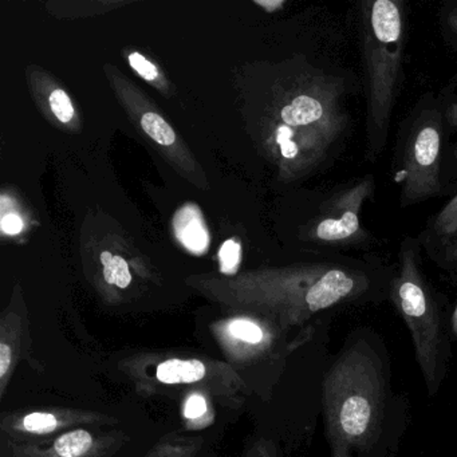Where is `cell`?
<instances>
[{
    "label": "cell",
    "instance_id": "1",
    "mask_svg": "<svg viewBox=\"0 0 457 457\" xmlns=\"http://www.w3.org/2000/svg\"><path fill=\"white\" fill-rule=\"evenodd\" d=\"M395 403L381 339L371 331H355L323 379L330 457L381 456L386 441H392Z\"/></svg>",
    "mask_w": 457,
    "mask_h": 457
},
{
    "label": "cell",
    "instance_id": "2",
    "mask_svg": "<svg viewBox=\"0 0 457 457\" xmlns=\"http://www.w3.org/2000/svg\"><path fill=\"white\" fill-rule=\"evenodd\" d=\"M389 298L411 331L425 387L435 397L451 365L452 314L422 274L414 240H405L401 245L398 270L389 283Z\"/></svg>",
    "mask_w": 457,
    "mask_h": 457
},
{
    "label": "cell",
    "instance_id": "3",
    "mask_svg": "<svg viewBox=\"0 0 457 457\" xmlns=\"http://www.w3.org/2000/svg\"><path fill=\"white\" fill-rule=\"evenodd\" d=\"M362 47L366 82V159L384 151L400 89L405 47L403 6L395 0L362 4Z\"/></svg>",
    "mask_w": 457,
    "mask_h": 457
},
{
    "label": "cell",
    "instance_id": "4",
    "mask_svg": "<svg viewBox=\"0 0 457 457\" xmlns=\"http://www.w3.org/2000/svg\"><path fill=\"white\" fill-rule=\"evenodd\" d=\"M120 370L138 395L208 390L223 405L237 408L248 395L247 384L227 361L176 352H141L120 362Z\"/></svg>",
    "mask_w": 457,
    "mask_h": 457
},
{
    "label": "cell",
    "instance_id": "5",
    "mask_svg": "<svg viewBox=\"0 0 457 457\" xmlns=\"http://www.w3.org/2000/svg\"><path fill=\"white\" fill-rule=\"evenodd\" d=\"M443 125L435 111L421 112L411 124L395 170L401 204H416L441 192Z\"/></svg>",
    "mask_w": 457,
    "mask_h": 457
},
{
    "label": "cell",
    "instance_id": "6",
    "mask_svg": "<svg viewBox=\"0 0 457 457\" xmlns=\"http://www.w3.org/2000/svg\"><path fill=\"white\" fill-rule=\"evenodd\" d=\"M212 336L227 362L234 368L279 360L307 341L290 339L288 331L261 315L224 318L212 326Z\"/></svg>",
    "mask_w": 457,
    "mask_h": 457
},
{
    "label": "cell",
    "instance_id": "7",
    "mask_svg": "<svg viewBox=\"0 0 457 457\" xmlns=\"http://www.w3.org/2000/svg\"><path fill=\"white\" fill-rule=\"evenodd\" d=\"M129 441L124 430L82 427L41 440L7 438L4 457H113Z\"/></svg>",
    "mask_w": 457,
    "mask_h": 457
},
{
    "label": "cell",
    "instance_id": "8",
    "mask_svg": "<svg viewBox=\"0 0 457 457\" xmlns=\"http://www.w3.org/2000/svg\"><path fill=\"white\" fill-rule=\"evenodd\" d=\"M116 424V417L103 411L44 406L7 411L0 420V430L9 440L31 441L52 437L76 428Z\"/></svg>",
    "mask_w": 457,
    "mask_h": 457
},
{
    "label": "cell",
    "instance_id": "9",
    "mask_svg": "<svg viewBox=\"0 0 457 457\" xmlns=\"http://www.w3.org/2000/svg\"><path fill=\"white\" fill-rule=\"evenodd\" d=\"M373 194L374 178L368 175L334 195L315 224V239L336 247L365 239L368 234L363 231L361 212Z\"/></svg>",
    "mask_w": 457,
    "mask_h": 457
},
{
    "label": "cell",
    "instance_id": "10",
    "mask_svg": "<svg viewBox=\"0 0 457 457\" xmlns=\"http://www.w3.org/2000/svg\"><path fill=\"white\" fill-rule=\"evenodd\" d=\"M31 338L21 315L6 312L0 320V398L6 395L18 363L29 350Z\"/></svg>",
    "mask_w": 457,
    "mask_h": 457
},
{
    "label": "cell",
    "instance_id": "11",
    "mask_svg": "<svg viewBox=\"0 0 457 457\" xmlns=\"http://www.w3.org/2000/svg\"><path fill=\"white\" fill-rule=\"evenodd\" d=\"M173 229L179 242L195 255H203L210 247V234L202 212L195 204H187L176 212Z\"/></svg>",
    "mask_w": 457,
    "mask_h": 457
},
{
    "label": "cell",
    "instance_id": "12",
    "mask_svg": "<svg viewBox=\"0 0 457 457\" xmlns=\"http://www.w3.org/2000/svg\"><path fill=\"white\" fill-rule=\"evenodd\" d=\"M215 397L208 390L191 389L181 400V419L188 430H202L215 421Z\"/></svg>",
    "mask_w": 457,
    "mask_h": 457
},
{
    "label": "cell",
    "instance_id": "13",
    "mask_svg": "<svg viewBox=\"0 0 457 457\" xmlns=\"http://www.w3.org/2000/svg\"><path fill=\"white\" fill-rule=\"evenodd\" d=\"M204 445L202 436L170 433L148 452L145 457H197Z\"/></svg>",
    "mask_w": 457,
    "mask_h": 457
},
{
    "label": "cell",
    "instance_id": "14",
    "mask_svg": "<svg viewBox=\"0 0 457 457\" xmlns=\"http://www.w3.org/2000/svg\"><path fill=\"white\" fill-rule=\"evenodd\" d=\"M101 263L104 266V278L108 285L116 286V287L125 290L132 283V274H130L129 264L121 256L112 255L105 251L101 253Z\"/></svg>",
    "mask_w": 457,
    "mask_h": 457
},
{
    "label": "cell",
    "instance_id": "15",
    "mask_svg": "<svg viewBox=\"0 0 457 457\" xmlns=\"http://www.w3.org/2000/svg\"><path fill=\"white\" fill-rule=\"evenodd\" d=\"M432 231L436 237H443L448 243L457 239V195L436 215Z\"/></svg>",
    "mask_w": 457,
    "mask_h": 457
},
{
    "label": "cell",
    "instance_id": "16",
    "mask_svg": "<svg viewBox=\"0 0 457 457\" xmlns=\"http://www.w3.org/2000/svg\"><path fill=\"white\" fill-rule=\"evenodd\" d=\"M141 127H143L144 132L160 145H172L176 141V135L172 128L159 114L152 113V112L144 114L141 119Z\"/></svg>",
    "mask_w": 457,
    "mask_h": 457
},
{
    "label": "cell",
    "instance_id": "17",
    "mask_svg": "<svg viewBox=\"0 0 457 457\" xmlns=\"http://www.w3.org/2000/svg\"><path fill=\"white\" fill-rule=\"evenodd\" d=\"M242 256V248L234 239L227 240L219 251V262H220V271L223 274L232 275L237 271Z\"/></svg>",
    "mask_w": 457,
    "mask_h": 457
},
{
    "label": "cell",
    "instance_id": "18",
    "mask_svg": "<svg viewBox=\"0 0 457 457\" xmlns=\"http://www.w3.org/2000/svg\"><path fill=\"white\" fill-rule=\"evenodd\" d=\"M50 106L53 113L55 114L61 122H71L74 117L73 104H71L69 96L62 89L54 90L50 95Z\"/></svg>",
    "mask_w": 457,
    "mask_h": 457
},
{
    "label": "cell",
    "instance_id": "19",
    "mask_svg": "<svg viewBox=\"0 0 457 457\" xmlns=\"http://www.w3.org/2000/svg\"><path fill=\"white\" fill-rule=\"evenodd\" d=\"M129 63L133 71H137L146 81H154V79L159 77V71H157L156 66L149 62L148 60H145L140 53H133V54H130Z\"/></svg>",
    "mask_w": 457,
    "mask_h": 457
},
{
    "label": "cell",
    "instance_id": "20",
    "mask_svg": "<svg viewBox=\"0 0 457 457\" xmlns=\"http://www.w3.org/2000/svg\"><path fill=\"white\" fill-rule=\"evenodd\" d=\"M245 457H278V452L272 441L262 438L251 446Z\"/></svg>",
    "mask_w": 457,
    "mask_h": 457
},
{
    "label": "cell",
    "instance_id": "21",
    "mask_svg": "<svg viewBox=\"0 0 457 457\" xmlns=\"http://www.w3.org/2000/svg\"><path fill=\"white\" fill-rule=\"evenodd\" d=\"M0 226H2V231L4 234L17 235L23 229V221L17 213H7L2 218Z\"/></svg>",
    "mask_w": 457,
    "mask_h": 457
},
{
    "label": "cell",
    "instance_id": "22",
    "mask_svg": "<svg viewBox=\"0 0 457 457\" xmlns=\"http://www.w3.org/2000/svg\"><path fill=\"white\" fill-rule=\"evenodd\" d=\"M445 261L448 263L457 264V239L446 245Z\"/></svg>",
    "mask_w": 457,
    "mask_h": 457
},
{
    "label": "cell",
    "instance_id": "23",
    "mask_svg": "<svg viewBox=\"0 0 457 457\" xmlns=\"http://www.w3.org/2000/svg\"><path fill=\"white\" fill-rule=\"evenodd\" d=\"M446 26L449 31L457 38V6L453 7L446 15Z\"/></svg>",
    "mask_w": 457,
    "mask_h": 457
},
{
    "label": "cell",
    "instance_id": "24",
    "mask_svg": "<svg viewBox=\"0 0 457 457\" xmlns=\"http://www.w3.org/2000/svg\"><path fill=\"white\" fill-rule=\"evenodd\" d=\"M256 4L264 7V9L269 10V12H275V9H279V7L283 6V2H258V0H256Z\"/></svg>",
    "mask_w": 457,
    "mask_h": 457
},
{
    "label": "cell",
    "instance_id": "25",
    "mask_svg": "<svg viewBox=\"0 0 457 457\" xmlns=\"http://www.w3.org/2000/svg\"><path fill=\"white\" fill-rule=\"evenodd\" d=\"M448 117H449V120H451L452 124H453L457 129V103L452 104L451 108H449V111H448ZM456 154H457V148H456Z\"/></svg>",
    "mask_w": 457,
    "mask_h": 457
},
{
    "label": "cell",
    "instance_id": "26",
    "mask_svg": "<svg viewBox=\"0 0 457 457\" xmlns=\"http://www.w3.org/2000/svg\"><path fill=\"white\" fill-rule=\"evenodd\" d=\"M451 328L453 339H457V304L456 307H454L453 312H452Z\"/></svg>",
    "mask_w": 457,
    "mask_h": 457
}]
</instances>
